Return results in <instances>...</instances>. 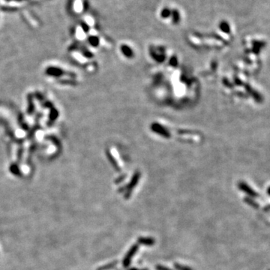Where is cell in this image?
<instances>
[{
	"instance_id": "5bb4252c",
	"label": "cell",
	"mask_w": 270,
	"mask_h": 270,
	"mask_svg": "<svg viewBox=\"0 0 270 270\" xmlns=\"http://www.w3.org/2000/svg\"><path fill=\"white\" fill-rule=\"evenodd\" d=\"M267 194L270 196V187H269V188H268V189H267Z\"/></svg>"
},
{
	"instance_id": "ba28073f",
	"label": "cell",
	"mask_w": 270,
	"mask_h": 270,
	"mask_svg": "<svg viewBox=\"0 0 270 270\" xmlns=\"http://www.w3.org/2000/svg\"><path fill=\"white\" fill-rule=\"evenodd\" d=\"M122 51L123 52V53L125 54V56H131V55H132V51H131V48H130L129 47H128V46H126V45H123L122 47Z\"/></svg>"
},
{
	"instance_id": "7c38bea8",
	"label": "cell",
	"mask_w": 270,
	"mask_h": 270,
	"mask_svg": "<svg viewBox=\"0 0 270 270\" xmlns=\"http://www.w3.org/2000/svg\"><path fill=\"white\" fill-rule=\"evenodd\" d=\"M270 210V205H268V206H266V207L264 208V211H269Z\"/></svg>"
},
{
	"instance_id": "277c9868",
	"label": "cell",
	"mask_w": 270,
	"mask_h": 270,
	"mask_svg": "<svg viewBox=\"0 0 270 270\" xmlns=\"http://www.w3.org/2000/svg\"><path fill=\"white\" fill-rule=\"evenodd\" d=\"M171 16V10L168 8H164L161 12V17L163 19H167Z\"/></svg>"
},
{
	"instance_id": "8992f818",
	"label": "cell",
	"mask_w": 270,
	"mask_h": 270,
	"mask_svg": "<svg viewBox=\"0 0 270 270\" xmlns=\"http://www.w3.org/2000/svg\"><path fill=\"white\" fill-rule=\"evenodd\" d=\"M139 242L142 243V244L152 245V244H154L155 241H154L152 239H150V238H141V239H140Z\"/></svg>"
},
{
	"instance_id": "9c48e42d",
	"label": "cell",
	"mask_w": 270,
	"mask_h": 270,
	"mask_svg": "<svg viewBox=\"0 0 270 270\" xmlns=\"http://www.w3.org/2000/svg\"><path fill=\"white\" fill-rule=\"evenodd\" d=\"M98 42H99V40L97 37H91L89 39V43H91L93 46L98 45Z\"/></svg>"
},
{
	"instance_id": "9a60e30c",
	"label": "cell",
	"mask_w": 270,
	"mask_h": 270,
	"mask_svg": "<svg viewBox=\"0 0 270 270\" xmlns=\"http://www.w3.org/2000/svg\"><path fill=\"white\" fill-rule=\"evenodd\" d=\"M131 270H132V269H131ZM133 270H134V269H133ZM135 270H137V269H135Z\"/></svg>"
},
{
	"instance_id": "30bf717a",
	"label": "cell",
	"mask_w": 270,
	"mask_h": 270,
	"mask_svg": "<svg viewBox=\"0 0 270 270\" xmlns=\"http://www.w3.org/2000/svg\"><path fill=\"white\" fill-rule=\"evenodd\" d=\"M176 268L179 270H191L190 268L186 267V266H182L181 265H177L176 264Z\"/></svg>"
},
{
	"instance_id": "5b68a950",
	"label": "cell",
	"mask_w": 270,
	"mask_h": 270,
	"mask_svg": "<svg viewBox=\"0 0 270 270\" xmlns=\"http://www.w3.org/2000/svg\"><path fill=\"white\" fill-rule=\"evenodd\" d=\"M244 201H245V202L247 203L249 206H252V207H254V208H258L259 207L258 203H257L256 201H255V200L252 199V198L245 197L244 199Z\"/></svg>"
},
{
	"instance_id": "7a4b0ae2",
	"label": "cell",
	"mask_w": 270,
	"mask_h": 270,
	"mask_svg": "<svg viewBox=\"0 0 270 270\" xmlns=\"http://www.w3.org/2000/svg\"><path fill=\"white\" fill-rule=\"evenodd\" d=\"M137 250V245H134L131 248V250L129 251V252L128 253V255L125 256V258L123 260V264L124 266H128L129 265L130 261H131V259L136 253Z\"/></svg>"
},
{
	"instance_id": "52a82bcc",
	"label": "cell",
	"mask_w": 270,
	"mask_h": 270,
	"mask_svg": "<svg viewBox=\"0 0 270 270\" xmlns=\"http://www.w3.org/2000/svg\"><path fill=\"white\" fill-rule=\"evenodd\" d=\"M220 29H221V31L224 32L226 33L230 32V26L226 22L223 21L220 23Z\"/></svg>"
},
{
	"instance_id": "6da1fadb",
	"label": "cell",
	"mask_w": 270,
	"mask_h": 270,
	"mask_svg": "<svg viewBox=\"0 0 270 270\" xmlns=\"http://www.w3.org/2000/svg\"><path fill=\"white\" fill-rule=\"evenodd\" d=\"M239 188L243 191L245 193L248 194L249 196L252 197H257L259 196V195L257 194V192L255 191L254 189H252L248 185V184L245 183V182H240V183L239 184Z\"/></svg>"
},
{
	"instance_id": "8fae6325",
	"label": "cell",
	"mask_w": 270,
	"mask_h": 270,
	"mask_svg": "<svg viewBox=\"0 0 270 270\" xmlns=\"http://www.w3.org/2000/svg\"><path fill=\"white\" fill-rule=\"evenodd\" d=\"M156 268L158 270H171L170 269H167V267H164V266H158Z\"/></svg>"
},
{
	"instance_id": "3957f363",
	"label": "cell",
	"mask_w": 270,
	"mask_h": 270,
	"mask_svg": "<svg viewBox=\"0 0 270 270\" xmlns=\"http://www.w3.org/2000/svg\"><path fill=\"white\" fill-rule=\"evenodd\" d=\"M171 17H172L173 23H175V24H177L180 21V14H179V12L177 9H174V10L171 11Z\"/></svg>"
},
{
	"instance_id": "4fadbf2b",
	"label": "cell",
	"mask_w": 270,
	"mask_h": 270,
	"mask_svg": "<svg viewBox=\"0 0 270 270\" xmlns=\"http://www.w3.org/2000/svg\"><path fill=\"white\" fill-rule=\"evenodd\" d=\"M8 1H17V2H22V1H26V0H8Z\"/></svg>"
}]
</instances>
